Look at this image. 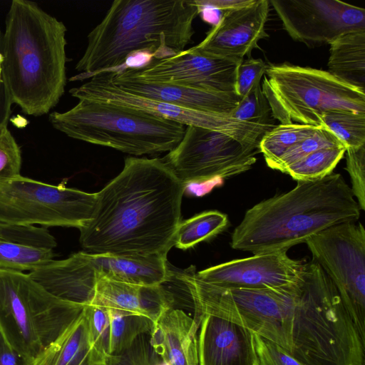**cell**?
Wrapping results in <instances>:
<instances>
[{"label": "cell", "instance_id": "obj_9", "mask_svg": "<svg viewBox=\"0 0 365 365\" xmlns=\"http://www.w3.org/2000/svg\"><path fill=\"white\" fill-rule=\"evenodd\" d=\"M96 198V192L19 175L0 182V222L79 229L92 217Z\"/></svg>", "mask_w": 365, "mask_h": 365}, {"label": "cell", "instance_id": "obj_18", "mask_svg": "<svg viewBox=\"0 0 365 365\" xmlns=\"http://www.w3.org/2000/svg\"><path fill=\"white\" fill-rule=\"evenodd\" d=\"M106 72L111 81L125 91L192 110L230 115L240 101L235 93L148 82L124 76L115 70Z\"/></svg>", "mask_w": 365, "mask_h": 365}, {"label": "cell", "instance_id": "obj_29", "mask_svg": "<svg viewBox=\"0 0 365 365\" xmlns=\"http://www.w3.org/2000/svg\"><path fill=\"white\" fill-rule=\"evenodd\" d=\"M87 319L91 365L107 364L109 356L110 321L105 307L88 304L84 306Z\"/></svg>", "mask_w": 365, "mask_h": 365}, {"label": "cell", "instance_id": "obj_26", "mask_svg": "<svg viewBox=\"0 0 365 365\" xmlns=\"http://www.w3.org/2000/svg\"><path fill=\"white\" fill-rule=\"evenodd\" d=\"M321 126L329 130L347 149L365 145V113L330 110L320 117Z\"/></svg>", "mask_w": 365, "mask_h": 365}, {"label": "cell", "instance_id": "obj_44", "mask_svg": "<svg viewBox=\"0 0 365 365\" xmlns=\"http://www.w3.org/2000/svg\"><path fill=\"white\" fill-rule=\"evenodd\" d=\"M364 365H365V364H364Z\"/></svg>", "mask_w": 365, "mask_h": 365}, {"label": "cell", "instance_id": "obj_36", "mask_svg": "<svg viewBox=\"0 0 365 365\" xmlns=\"http://www.w3.org/2000/svg\"><path fill=\"white\" fill-rule=\"evenodd\" d=\"M346 170L349 174L351 190L361 209L365 210V145L346 150Z\"/></svg>", "mask_w": 365, "mask_h": 365}, {"label": "cell", "instance_id": "obj_2", "mask_svg": "<svg viewBox=\"0 0 365 365\" xmlns=\"http://www.w3.org/2000/svg\"><path fill=\"white\" fill-rule=\"evenodd\" d=\"M200 14L196 1L115 0L103 20L88 34L85 51L71 81H83L125 66L138 53L154 59L185 50L195 33Z\"/></svg>", "mask_w": 365, "mask_h": 365}, {"label": "cell", "instance_id": "obj_20", "mask_svg": "<svg viewBox=\"0 0 365 365\" xmlns=\"http://www.w3.org/2000/svg\"><path fill=\"white\" fill-rule=\"evenodd\" d=\"M150 343L168 365H200L197 325L184 311L173 307L155 323Z\"/></svg>", "mask_w": 365, "mask_h": 365}, {"label": "cell", "instance_id": "obj_7", "mask_svg": "<svg viewBox=\"0 0 365 365\" xmlns=\"http://www.w3.org/2000/svg\"><path fill=\"white\" fill-rule=\"evenodd\" d=\"M23 272L0 269V331L29 365L80 315Z\"/></svg>", "mask_w": 365, "mask_h": 365}, {"label": "cell", "instance_id": "obj_3", "mask_svg": "<svg viewBox=\"0 0 365 365\" xmlns=\"http://www.w3.org/2000/svg\"><path fill=\"white\" fill-rule=\"evenodd\" d=\"M66 31L61 21L36 3L11 1L1 38L2 86L26 115L48 113L65 92Z\"/></svg>", "mask_w": 365, "mask_h": 365}, {"label": "cell", "instance_id": "obj_35", "mask_svg": "<svg viewBox=\"0 0 365 365\" xmlns=\"http://www.w3.org/2000/svg\"><path fill=\"white\" fill-rule=\"evenodd\" d=\"M255 365H303L276 343L252 332Z\"/></svg>", "mask_w": 365, "mask_h": 365}, {"label": "cell", "instance_id": "obj_13", "mask_svg": "<svg viewBox=\"0 0 365 365\" xmlns=\"http://www.w3.org/2000/svg\"><path fill=\"white\" fill-rule=\"evenodd\" d=\"M283 28L294 41L328 43L356 31H365V10L339 0H270Z\"/></svg>", "mask_w": 365, "mask_h": 365}, {"label": "cell", "instance_id": "obj_1", "mask_svg": "<svg viewBox=\"0 0 365 365\" xmlns=\"http://www.w3.org/2000/svg\"><path fill=\"white\" fill-rule=\"evenodd\" d=\"M186 188L163 159L127 158L96 192L93 216L78 229L81 247L93 254L167 257Z\"/></svg>", "mask_w": 365, "mask_h": 365}, {"label": "cell", "instance_id": "obj_25", "mask_svg": "<svg viewBox=\"0 0 365 365\" xmlns=\"http://www.w3.org/2000/svg\"><path fill=\"white\" fill-rule=\"evenodd\" d=\"M299 123L280 124L261 138L259 150L267 165L277 160L289 148L314 135L320 128Z\"/></svg>", "mask_w": 365, "mask_h": 365}, {"label": "cell", "instance_id": "obj_14", "mask_svg": "<svg viewBox=\"0 0 365 365\" xmlns=\"http://www.w3.org/2000/svg\"><path fill=\"white\" fill-rule=\"evenodd\" d=\"M240 62L202 53L191 47L173 56L153 58L141 66L121 67L115 71L124 76L148 82L235 93Z\"/></svg>", "mask_w": 365, "mask_h": 365}, {"label": "cell", "instance_id": "obj_21", "mask_svg": "<svg viewBox=\"0 0 365 365\" xmlns=\"http://www.w3.org/2000/svg\"><path fill=\"white\" fill-rule=\"evenodd\" d=\"M329 45L328 72L341 81L365 91V31L347 33Z\"/></svg>", "mask_w": 365, "mask_h": 365}, {"label": "cell", "instance_id": "obj_8", "mask_svg": "<svg viewBox=\"0 0 365 365\" xmlns=\"http://www.w3.org/2000/svg\"><path fill=\"white\" fill-rule=\"evenodd\" d=\"M265 73L262 91L281 124L321 126V115L330 110L365 113V92L328 71L284 63Z\"/></svg>", "mask_w": 365, "mask_h": 365}, {"label": "cell", "instance_id": "obj_39", "mask_svg": "<svg viewBox=\"0 0 365 365\" xmlns=\"http://www.w3.org/2000/svg\"><path fill=\"white\" fill-rule=\"evenodd\" d=\"M250 0L196 1L200 7H210L222 12L247 4Z\"/></svg>", "mask_w": 365, "mask_h": 365}, {"label": "cell", "instance_id": "obj_42", "mask_svg": "<svg viewBox=\"0 0 365 365\" xmlns=\"http://www.w3.org/2000/svg\"><path fill=\"white\" fill-rule=\"evenodd\" d=\"M2 83H3V81H2V67L0 66V87L1 86Z\"/></svg>", "mask_w": 365, "mask_h": 365}, {"label": "cell", "instance_id": "obj_5", "mask_svg": "<svg viewBox=\"0 0 365 365\" xmlns=\"http://www.w3.org/2000/svg\"><path fill=\"white\" fill-rule=\"evenodd\" d=\"M282 329L286 351L303 365H364V341L339 293L313 259L294 284Z\"/></svg>", "mask_w": 365, "mask_h": 365}, {"label": "cell", "instance_id": "obj_30", "mask_svg": "<svg viewBox=\"0 0 365 365\" xmlns=\"http://www.w3.org/2000/svg\"><path fill=\"white\" fill-rule=\"evenodd\" d=\"M339 146L344 145L329 130L322 127L312 136L292 145L277 160L267 166L284 173L289 166L317 150Z\"/></svg>", "mask_w": 365, "mask_h": 365}, {"label": "cell", "instance_id": "obj_17", "mask_svg": "<svg viewBox=\"0 0 365 365\" xmlns=\"http://www.w3.org/2000/svg\"><path fill=\"white\" fill-rule=\"evenodd\" d=\"M200 365H255L251 331L225 319L194 312Z\"/></svg>", "mask_w": 365, "mask_h": 365}, {"label": "cell", "instance_id": "obj_12", "mask_svg": "<svg viewBox=\"0 0 365 365\" xmlns=\"http://www.w3.org/2000/svg\"><path fill=\"white\" fill-rule=\"evenodd\" d=\"M69 93L78 100L110 102L175 121L185 126L195 125L216 130L243 143L257 147L262 136L272 128L268 125L240 122L230 115L192 110L134 95L116 86L106 71L93 75L88 81L70 89Z\"/></svg>", "mask_w": 365, "mask_h": 365}, {"label": "cell", "instance_id": "obj_32", "mask_svg": "<svg viewBox=\"0 0 365 365\" xmlns=\"http://www.w3.org/2000/svg\"><path fill=\"white\" fill-rule=\"evenodd\" d=\"M0 239L37 247L53 249L57 242L47 228L0 222Z\"/></svg>", "mask_w": 365, "mask_h": 365}, {"label": "cell", "instance_id": "obj_16", "mask_svg": "<svg viewBox=\"0 0 365 365\" xmlns=\"http://www.w3.org/2000/svg\"><path fill=\"white\" fill-rule=\"evenodd\" d=\"M269 1L250 0L244 6L222 12L219 21L193 48L207 55L241 61L267 36L265 24Z\"/></svg>", "mask_w": 365, "mask_h": 365}, {"label": "cell", "instance_id": "obj_28", "mask_svg": "<svg viewBox=\"0 0 365 365\" xmlns=\"http://www.w3.org/2000/svg\"><path fill=\"white\" fill-rule=\"evenodd\" d=\"M346 152L344 146L317 150L285 169L298 181H313L331 174Z\"/></svg>", "mask_w": 365, "mask_h": 365}, {"label": "cell", "instance_id": "obj_34", "mask_svg": "<svg viewBox=\"0 0 365 365\" xmlns=\"http://www.w3.org/2000/svg\"><path fill=\"white\" fill-rule=\"evenodd\" d=\"M21 148L5 125L0 129V182L21 175Z\"/></svg>", "mask_w": 365, "mask_h": 365}, {"label": "cell", "instance_id": "obj_43", "mask_svg": "<svg viewBox=\"0 0 365 365\" xmlns=\"http://www.w3.org/2000/svg\"><path fill=\"white\" fill-rule=\"evenodd\" d=\"M86 365H91L89 364H86ZM98 365H108V364H98Z\"/></svg>", "mask_w": 365, "mask_h": 365}, {"label": "cell", "instance_id": "obj_19", "mask_svg": "<svg viewBox=\"0 0 365 365\" xmlns=\"http://www.w3.org/2000/svg\"><path fill=\"white\" fill-rule=\"evenodd\" d=\"M173 294L163 284L139 285L98 279L90 304L145 317L154 322L173 307Z\"/></svg>", "mask_w": 365, "mask_h": 365}, {"label": "cell", "instance_id": "obj_11", "mask_svg": "<svg viewBox=\"0 0 365 365\" xmlns=\"http://www.w3.org/2000/svg\"><path fill=\"white\" fill-rule=\"evenodd\" d=\"M259 147L222 133L195 125L163 160L186 186L230 178L252 168Z\"/></svg>", "mask_w": 365, "mask_h": 365}, {"label": "cell", "instance_id": "obj_37", "mask_svg": "<svg viewBox=\"0 0 365 365\" xmlns=\"http://www.w3.org/2000/svg\"><path fill=\"white\" fill-rule=\"evenodd\" d=\"M267 66L260 58H249L242 60L236 70L235 93L244 97L256 84L260 83Z\"/></svg>", "mask_w": 365, "mask_h": 365}, {"label": "cell", "instance_id": "obj_41", "mask_svg": "<svg viewBox=\"0 0 365 365\" xmlns=\"http://www.w3.org/2000/svg\"><path fill=\"white\" fill-rule=\"evenodd\" d=\"M4 55L2 54V53L0 51V66H2V63L4 62Z\"/></svg>", "mask_w": 365, "mask_h": 365}, {"label": "cell", "instance_id": "obj_15", "mask_svg": "<svg viewBox=\"0 0 365 365\" xmlns=\"http://www.w3.org/2000/svg\"><path fill=\"white\" fill-rule=\"evenodd\" d=\"M306 262L289 257L287 251L255 254L196 272L204 282L231 289H278L296 282Z\"/></svg>", "mask_w": 365, "mask_h": 365}, {"label": "cell", "instance_id": "obj_4", "mask_svg": "<svg viewBox=\"0 0 365 365\" xmlns=\"http://www.w3.org/2000/svg\"><path fill=\"white\" fill-rule=\"evenodd\" d=\"M361 209L339 173L298 181L291 190L262 200L246 211L231 236L234 250L254 255L287 251L321 231L356 222Z\"/></svg>", "mask_w": 365, "mask_h": 365}, {"label": "cell", "instance_id": "obj_22", "mask_svg": "<svg viewBox=\"0 0 365 365\" xmlns=\"http://www.w3.org/2000/svg\"><path fill=\"white\" fill-rule=\"evenodd\" d=\"M89 341L84 307L80 315L34 361L33 365H86Z\"/></svg>", "mask_w": 365, "mask_h": 365}, {"label": "cell", "instance_id": "obj_27", "mask_svg": "<svg viewBox=\"0 0 365 365\" xmlns=\"http://www.w3.org/2000/svg\"><path fill=\"white\" fill-rule=\"evenodd\" d=\"M54 256L52 249L0 239V269L30 272L50 262Z\"/></svg>", "mask_w": 365, "mask_h": 365}, {"label": "cell", "instance_id": "obj_6", "mask_svg": "<svg viewBox=\"0 0 365 365\" xmlns=\"http://www.w3.org/2000/svg\"><path fill=\"white\" fill-rule=\"evenodd\" d=\"M51 125L67 136L133 155L170 152L182 138L184 125L131 107L89 99L49 114Z\"/></svg>", "mask_w": 365, "mask_h": 365}, {"label": "cell", "instance_id": "obj_40", "mask_svg": "<svg viewBox=\"0 0 365 365\" xmlns=\"http://www.w3.org/2000/svg\"><path fill=\"white\" fill-rule=\"evenodd\" d=\"M11 102L3 86L0 89V129L7 125L11 114Z\"/></svg>", "mask_w": 365, "mask_h": 365}, {"label": "cell", "instance_id": "obj_33", "mask_svg": "<svg viewBox=\"0 0 365 365\" xmlns=\"http://www.w3.org/2000/svg\"><path fill=\"white\" fill-rule=\"evenodd\" d=\"M108 365H168L150 343V334L140 336L126 351L109 355Z\"/></svg>", "mask_w": 365, "mask_h": 365}, {"label": "cell", "instance_id": "obj_10", "mask_svg": "<svg viewBox=\"0 0 365 365\" xmlns=\"http://www.w3.org/2000/svg\"><path fill=\"white\" fill-rule=\"evenodd\" d=\"M356 222L328 227L305 243L312 259L335 286L361 338L365 341V230L361 222Z\"/></svg>", "mask_w": 365, "mask_h": 365}, {"label": "cell", "instance_id": "obj_23", "mask_svg": "<svg viewBox=\"0 0 365 365\" xmlns=\"http://www.w3.org/2000/svg\"><path fill=\"white\" fill-rule=\"evenodd\" d=\"M227 215L217 210L201 212L181 221L176 230L174 245L187 250L222 232L228 225Z\"/></svg>", "mask_w": 365, "mask_h": 365}, {"label": "cell", "instance_id": "obj_38", "mask_svg": "<svg viewBox=\"0 0 365 365\" xmlns=\"http://www.w3.org/2000/svg\"><path fill=\"white\" fill-rule=\"evenodd\" d=\"M0 365H29L7 343L0 331Z\"/></svg>", "mask_w": 365, "mask_h": 365}, {"label": "cell", "instance_id": "obj_31", "mask_svg": "<svg viewBox=\"0 0 365 365\" xmlns=\"http://www.w3.org/2000/svg\"><path fill=\"white\" fill-rule=\"evenodd\" d=\"M234 119L243 123L274 126L271 119L272 111L260 83L256 84L240 101L230 114Z\"/></svg>", "mask_w": 365, "mask_h": 365}, {"label": "cell", "instance_id": "obj_24", "mask_svg": "<svg viewBox=\"0 0 365 365\" xmlns=\"http://www.w3.org/2000/svg\"><path fill=\"white\" fill-rule=\"evenodd\" d=\"M108 312L110 355H117L126 351L140 336L150 334L154 327V322L145 317L115 309H108Z\"/></svg>", "mask_w": 365, "mask_h": 365}]
</instances>
